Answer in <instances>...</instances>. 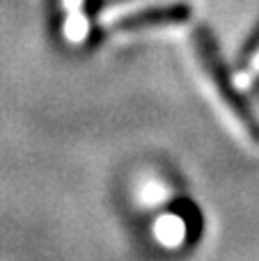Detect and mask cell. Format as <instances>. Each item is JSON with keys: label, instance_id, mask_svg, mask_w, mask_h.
Segmentation results:
<instances>
[{"label": "cell", "instance_id": "277c9868", "mask_svg": "<svg viewBox=\"0 0 259 261\" xmlns=\"http://www.w3.org/2000/svg\"><path fill=\"white\" fill-rule=\"evenodd\" d=\"M156 236L163 245H179L186 236V225L177 216H165L156 222Z\"/></svg>", "mask_w": 259, "mask_h": 261}, {"label": "cell", "instance_id": "5b68a950", "mask_svg": "<svg viewBox=\"0 0 259 261\" xmlns=\"http://www.w3.org/2000/svg\"><path fill=\"white\" fill-rule=\"evenodd\" d=\"M151 3H156V0H117V3H110L108 5V9H106L103 14H101V23L103 25H110V23H115L117 18H122V16H126L131 9H136V7H145V5H151Z\"/></svg>", "mask_w": 259, "mask_h": 261}, {"label": "cell", "instance_id": "3957f363", "mask_svg": "<svg viewBox=\"0 0 259 261\" xmlns=\"http://www.w3.org/2000/svg\"><path fill=\"white\" fill-rule=\"evenodd\" d=\"M64 9H67V23H64V35L69 41L78 44L85 39L87 35V21L83 16V5L85 0H62Z\"/></svg>", "mask_w": 259, "mask_h": 261}, {"label": "cell", "instance_id": "6da1fadb", "mask_svg": "<svg viewBox=\"0 0 259 261\" xmlns=\"http://www.w3.org/2000/svg\"><path fill=\"white\" fill-rule=\"evenodd\" d=\"M195 46H197V53H200V60H202V67L209 71L211 81L216 85V92H218L220 101L225 103V108L229 110L237 124L246 130V135L252 140V142H259V124L257 119L252 117L250 108L243 103V99L237 94V90L232 87V83L227 81V73L223 69V62L218 58V50H216V44L214 39L209 37L206 30H200L195 35Z\"/></svg>", "mask_w": 259, "mask_h": 261}, {"label": "cell", "instance_id": "7a4b0ae2", "mask_svg": "<svg viewBox=\"0 0 259 261\" xmlns=\"http://www.w3.org/2000/svg\"><path fill=\"white\" fill-rule=\"evenodd\" d=\"M188 16H191L188 7H184V5H172V7L154 9V12H145L133 18H126V21L122 23V30H140V28L163 25V23H179Z\"/></svg>", "mask_w": 259, "mask_h": 261}, {"label": "cell", "instance_id": "8992f818", "mask_svg": "<svg viewBox=\"0 0 259 261\" xmlns=\"http://www.w3.org/2000/svg\"><path fill=\"white\" fill-rule=\"evenodd\" d=\"M250 73H259V50H257V55L250 60Z\"/></svg>", "mask_w": 259, "mask_h": 261}]
</instances>
